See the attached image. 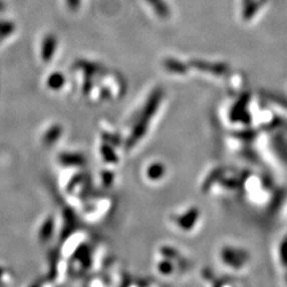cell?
I'll use <instances>...</instances> for the list:
<instances>
[{
  "instance_id": "obj_3",
  "label": "cell",
  "mask_w": 287,
  "mask_h": 287,
  "mask_svg": "<svg viewBox=\"0 0 287 287\" xmlns=\"http://www.w3.org/2000/svg\"><path fill=\"white\" fill-rule=\"evenodd\" d=\"M3 10H4V5L2 2H0V11H3Z\"/></svg>"
},
{
  "instance_id": "obj_1",
  "label": "cell",
  "mask_w": 287,
  "mask_h": 287,
  "mask_svg": "<svg viewBox=\"0 0 287 287\" xmlns=\"http://www.w3.org/2000/svg\"><path fill=\"white\" fill-rule=\"evenodd\" d=\"M149 3L155 6L156 11L158 14H160V16H166L168 14V10L166 7H161V3L160 0H149Z\"/></svg>"
},
{
  "instance_id": "obj_2",
  "label": "cell",
  "mask_w": 287,
  "mask_h": 287,
  "mask_svg": "<svg viewBox=\"0 0 287 287\" xmlns=\"http://www.w3.org/2000/svg\"><path fill=\"white\" fill-rule=\"evenodd\" d=\"M67 5L71 10H77L80 5V0H67Z\"/></svg>"
}]
</instances>
